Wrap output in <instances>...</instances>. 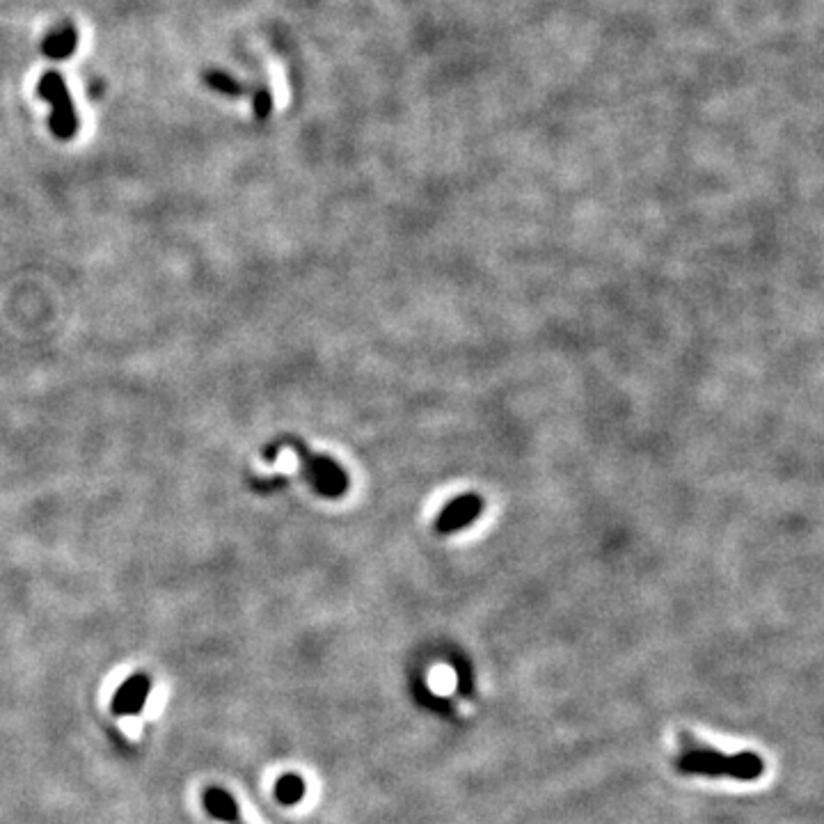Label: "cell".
<instances>
[{
    "mask_svg": "<svg viewBox=\"0 0 824 824\" xmlns=\"http://www.w3.org/2000/svg\"><path fill=\"white\" fill-rule=\"evenodd\" d=\"M680 774L710 776V779H735V781H756L763 774L765 765L760 756L751 751L726 756L717 749L708 747H689L685 754L676 760Z\"/></svg>",
    "mask_w": 824,
    "mask_h": 824,
    "instance_id": "cell-1",
    "label": "cell"
},
{
    "mask_svg": "<svg viewBox=\"0 0 824 824\" xmlns=\"http://www.w3.org/2000/svg\"><path fill=\"white\" fill-rule=\"evenodd\" d=\"M39 97L51 103V131L55 138L71 140L78 133L76 106L58 71H46L39 81Z\"/></svg>",
    "mask_w": 824,
    "mask_h": 824,
    "instance_id": "cell-2",
    "label": "cell"
},
{
    "mask_svg": "<svg viewBox=\"0 0 824 824\" xmlns=\"http://www.w3.org/2000/svg\"><path fill=\"white\" fill-rule=\"evenodd\" d=\"M291 447H296V451L303 458L307 479L312 486L319 490L323 497H342L344 490L348 488V479L342 472V467L337 463H332L328 456H316L309 454L303 442L298 440H287Z\"/></svg>",
    "mask_w": 824,
    "mask_h": 824,
    "instance_id": "cell-3",
    "label": "cell"
},
{
    "mask_svg": "<svg viewBox=\"0 0 824 824\" xmlns=\"http://www.w3.org/2000/svg\"><path fill=\"white\" fill-rule=\"evenodd\" d=\"M152 687H154V680L147 671L131 673V676L115 689L113 699H110V712H113L115 717L140 715L149 701Z\"/></svg>",
    "mask_w": 824,
    "mask_h": 824,
    "instance_id": "cell-4",
    "label": "cell"
},
{
    "mask_svg": "<svg viewBox=\"0 0 824 824\" xmlns=\"http://www.w3.org/2000/svg\"><path fill=\"white\" fill-rule=\"evenodd\" d=\"M481 509H483L481 497L474 493H467L445 506V511L440 513L438 522H435V529H438L440 534H454L456 529H463L470 525V522L477 520L481 515Z\"/></svg>",
    "mask_w": 824,
    "mask_h": 824,
    "instance_id": "cell-5",
    "label": "cell"
},
{
    "mask_svg": "<svg viewBox=\"0 0 824 824\" xmlns=\"http://www.w3.org/2000/svg\"><path fill=\"white\" fill-rule=\"evenodd\" d=\"M202 806L204 811L220 822H234L241 818V808L234 795L220 786H209L202 792Z\"/></svg>",
    "mask_w": 824,
    "mask_h": 824,
    "instance_id": "cell-6",
    "label": "cell"
},
{
    "mask_svg": "<svg viewBox=\"0 0 824 824\" xmlns=\"http://www.w3.org/2000/svg\"><path fill=\"white\" fill-rule=\"evenodd\" d=\"M76 46H78L76 28L71 26V23H65V26L53 30V33L44 39L42 51L53 60H65L76 51Z\"/></svg>",
    "mask_w": 824,
    "mask_h": 824,
    "instance_id": "cell-7",
    "label": "cell"
},
{
    "mask_svg": "<svg viewBox=\"0 0 824 824\" xmlns=\"http://www.w3.org/2000/svg\"><path fill=\"white\" fill-rule=\"evenodd\" d=\"M305 790V781L300 779L298 774H282L280 779L275 781V799L282 806H296L303 802Z\"/></svg>",
    "mask_w": 824,
    "mask_h": 824,
    "instance_id": "cell-8",
    "label": "cell"
},
{
    "mask_svg": "<svg viewBox=\"0 0 824 824\" xmlns=\"http://www.w3.org/2000/svg\"><path fill=\"white\" fill-rule=\"evenodd\" d=\"M204 81L209 87H213L216 92H223L229 94V97H241L248 90H245V85L236 81L234 76L225 74V71H209V74L204 76Z\"/></svg>",
    "mask_w": 824,
    "mask_h": 824,
    "instance_id": "cell-9",
    "label": "cell"
},
{
    "mask_svg": "<svg viewBox=\"0 0 824 824\" xmlns=\"http://www.w3.org/2000/svg\"><path fill=\"white\" fill-rule=\"evenodd\" d=\"M271 108H273V99H271V94H268V90L255 92V115L259 117V120H266L268 113H271Z\"/></svg>",
    "mask_w": 824,
    "mask_h": 824,
    "instance_id": "cell-10",
    "label": "cell"
},
{
    "mask_svg": "<svg viewBox=\"0 0 824 824\" xmlns=\"http://www.w3.org/2000/svg\"><path fill=\"white\" fill-rule=\"evenodd\" d=\"M229 824H245V822H243V818H236L234 822H229Z\"/></svg>",
    "mask_w": 824,
    "mask_h": 824,
    "instance_id": "cell-11",
    "label": "cell"
}]
</instances>
